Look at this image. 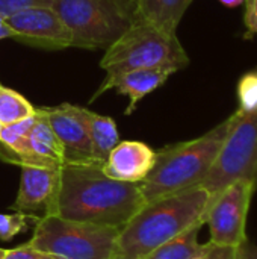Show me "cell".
<instances>
[{
  "label": "cell",
  "instance_id": "1",
  "mask_svg": "<svg viewBox=\"0 0 257 259\" xmlns=\"http://www.w3.org/2000/svg\"><path fill=\"white\" fill-rule=\"evenodd\" d=\"M144 205L139 184L108 178L101 164H65L50 215L121 229Z\"/></svg>",
  "mask_w": 257,
  "mask_h": 259
},
{
  "label": "cell",
  "instance_id": "2",
  "mask_svg": "<svg viewBox=\"0 0 257 259\" xmlns=\"http://www.w3.org/2000/svg\"><path fill=\"white\" fill-rule=\"evenodd\" d=\"M209 193L195 187L145 203L118 232L114 259H145L195 223L204 222Z\"/></svg>",
  "mask_w": 257,
  "mask_h": 259
},
{
  "label": "cell",
  "instance_id": "3",
  "mask_svg": "<svg viewBox=\"0 0 257 259\" xmlns=\"http://www.w3.org/2000/svg\"><path fill=\"white\" fill-rule=\"evenodd\" d=\"M232 123L233 114L198 138L171 144L156 152L153 170L139 184L145 203L200 187Z\"/></svg>",
  "mask_w": 257,
  "mask_h": 259
},
{
  "label": "cell",
  "instance_id": "4",
  "mask_svg": "<svg viewBox=\"0 0 257 259\" xmlns=\"http://www.w3.org/2000/svg\"><path fill=\"white\" fill-rule=\"evenodd\" d=\"M188 64L189 56L177 35L144 20H136L115 39L100 61L106 74L135 68H167L177 73Z\"/></svg>",
  "mask_w": 257,
  "mask_h": 259
},
{
  "label": "cell",
  "instance_id": "5",
  "mask_svg": "<svg viewBox=\"0 0 257 259\" xmlns=\"http://www.w3.org/2000/svg\"><path fill=\"white\" fill-rule=\"evenodd\" d=\"M52 6L71 33V47L86 50H106L138 20L136 0H52Z\"/></svg>",
  "mask_w": 257,
  "mask_h": 259
},
{
  "label": "cell",
  "instance_id": "6",
  "mask_svg": "<svg viewBox=\"0 0 257 259\" xmlns=\"http://www.w3.org/2000/svg\"><path fill=\"white\" fill-rule=\"evenodd\" d=\"M120 229L42 215L27 244L59 259H114Z\"/></svg>",
  "mask_w": 257,
  "mask_h": 259
},
{
  "label": "cell",
  "instance_id": "7",
  "mask_svg": "<svg viewBox=\"0 0 257 259\" xmlns=\"http://www.w3.org/2000/svg\"><path fill=\"white\" fill-rule=\"evenodd\" d=\"M236 181L257 185V111L233 112V123L200 187L214 199Z\"/></svg>",
  "mask_w": 257,
  "mask_h": 259
},
{
  "label": "cell",
  "instance_id": "8",
  "mask_svg": "<svg viewBox=\"0 0 257 259\" xmlns=\"http://www.w3.org/2000/svg\"><path fill=\"white\" fill-rule=\"evenodd\" d=\"M0 159L18 167L61 168L65 164L64 149L38 109L32 117L2 127Z\"/></svg>",
  "mask_w": 257,
  "mask_h": 259
},
{
  "label": "cell",
  "instance_id": "9",
  "mask_svg": "<svg viewBox=\"0 0 257 259\" xmlns=\"http://www.w3.org/2000/svg\"><path fill=\"white\" fill-rule=\"evenodd\" d=\"M256 184L236 181L211 199L204 225L209 226L212 247L239 249L247 241L245 226Z\"/></svg>",
  "mask_w": 257,
  "mask_h": 259
},
{
  "label": "cell",
  "instance_id": "10",
  "mask_svg": "<svg viewBox=\"0 0 257 259\" xmlns=\"http://www.w3.org/2000/svg\"><path fill=\"white\" fill-rule=\"evenodd\" d=\"M12 39L44 50H64L71 47L73 38L59 14L48 5H30L6 15Z\"/></svg>",
  "mask_w": 257,
  "mask_h": 259
},
{
  "label": "cell",
  "instance_id": "11",
  "mask_svg": "<svg viewBox=\"0 0 257 259\" xmlns=\"http://www.w3.org/2000/svg\"><path fill=\"white\" fill-rule=\"evenodd\" d=\"M47 120L55 135L58 137L62 149L65 164H91L92 159L91 141L85 121L80 114V106L62 103L52 108H36ZM64 164V165H65Z\"/></svg>",
  "mask_w": 257,
  "mask_h": 259
},
{
  "label": "cell",
  "instance_id": "12",
  "mask_svg": "<svg viewBox=\"0 0 257 259\" xmlns=\"http://www.w3.org/2000/svg\"><path fill=\"white\" fill-rule=\"evenodd\" d=\"M61 168L21 167L20 188L11 209L14 212L24 214H32L42 209L44 215H50L59 191Z\"/></svg>",
  "mask_w": 257,
  "mask_h": 259
},
{
  "label": "cell",
  "instance_id": "13",
  "mask_svg": "<svg viewBox=\"0 0 257 259\" xmlns=\"http://www.w3.org/2000/svg\"><path fill=\"white\" fill-rule=\"evenodd\" d=\"M156 150L142 141H120L101 165L103 173L118 182L141 184L153 170Z\"/></svg>",
  "mask_w": 257,
  "mask_h": 259
},
{
  "label": "cell",
  "instance_id": "14",
  "mask_svg": "<svg viewBox=\"0 0 257 259\" xmlns=\"http://www.w3.org/2000/svg\"><path fill=\"white\" fill-rule=\"evenodd\" d=\"M174 74L167 68H135L115 74H106L101 87L95 91L91 102H94L98 96L109 90H115L117 93L126 96L129 99V106L126 114H132L136 105L150 93L162 87L168 77Z\"/></svg>",
  "mask_w": 257,
  "mask_h": 259
},
{
  "label": "cell",
  "instance_id": "15",
  "mask_svg": "<svg viewBox=\"0 0 257 259\" xmlns=\"http://www.w3.org/2000/svg\"><path fill=\"white\" fill-rule=\"evenodd\" d=\"M80 114L85 121L88 137L91 141L92 159L103 165L112 149L120 143L117 123L111 117L100 115L82 106H80Z\"/></svg>",
  "mask_w": 257,
  "mask_h": 259
},
{
  "label": "cell",
  "instance_id": "16",
  "mask_svg": "<svg viewBox=\"0 0 257 259\" xmlns=\"http://www.w3.org/2000/svg\"><path fill=\"white\" fill-rule=\"evenodd\" d=\"M194 0H136V18L170 33L177 32L185 12Z\"/></svg>",
  "mask_w": 257,
  "mask_h": 259
},
{
  "label": "cell",
  "instance_id": "17",
  "mask_svg": "<svg viewBox=\"0 0 257 259\" xmlns=\"http://www.w3.org/2000/svg\"><path fill=\"white\" fill-rule=\"evenodd\" d=\"M203 225L204 222L192 225L173 240L153 250L145 259H194L208 253L212 246L209 243L201 244L198 241V234Z\"/></svg>",
  "mask_w": 257,
  "mask_h": 259
},
{
  "label": "cell",
  "instance_id": "18",
  "mask_svg": "<svg viewBox=\"0 0 257 259\" xmlns=\"http://www.w3.org/2000/svg\"><path fill=\"white\" fill-rule=\"evenodd\" d=\"M36 108L18 91L0 83V126H9L35 115Z\"/></svg>",
  "mask_w": 257,
  "mask_h": 259
},
{
  "label": "cell",
  "instance_id": "19",
  "mask_svg": "<svg viewBox=\"0 0 257 259\" xmlns=\"http://www.w3.org/2000/svg\"><path fill=\"white\" fill-rule=\"evenodd\" d=\"M238 112L251 114L257 111V70L247 71L238 80Z\"/></svg>",
  "mask_w": 257,
  "mask_h": 259
},
{
  "label": "cell",
  "instance_id": "20",
  "mask_svg": "<svg viewBox=\"0 0 257 259\" xmlns=\"http://www.w3.org/2000/svg\"><path fill=\"white\" fill-rule=\"evenodd\" d=\"M30 222L36 223L38 219L33 214H24V212L0 214V240L2 241L14 240V237L29 229Z\"/></svg>",
  "mask_w": 257,
  "mask_h": 259
},
{
  "label": "cell",
  "instance_id": "21",
  "mask_svg": "<svg viewBox=\"0 0 257 259\" xmlns=\"http://www.w3.org/2000/svg\"><path fill=\"white\" fill-rule=\"evenodd\" d=\"M3 259H59L55 255L45 253L42 250L30 247L27 243L15 249H6Z\"/></svg>",
  "mask_w": 257,
  "mask_h": 259
},
{
  "label": "cell",
  "instance_id": "22",
  "mask_svg": "<svg viewBox=\"0 0 257 259\" xmlns=\"http://www.w3.org/2000/svg\"><path fill=\"white\" fill-rule=\"evenodd\" d=\"M48 3H52V0H0V14L6 17L30 5H48Z\"/></svg>",
  "mask_w": 257,
  "mask_h": 259
},
{
  "label": "cell",
  "instance_id": "23",
  "mask_svg": "<svg viewBox=\"0 0 257 259\" xmlns=\"http://www.w3.org/2000/svg\"><path fill=\"white\" fill-rule=\"evenodd\" d=\"M245 14L244 23L247 27L248 35L257 36V0H245Z\"/></svg>",
  "mask_w": 257,
  "mask_h": 259
},
{
  "label": "cell",
  "instance_id": "24",
  "mask_svg": "<svg viewBox=\"0 0 257 259\" xmlns=\"http://www.w3.org/2000/svg\"><path fill=\"white\" fill-rule=\"evenodd\" d=\"M236 259H257V246L248 240L236 250Z\"/></svg>",
  "mask_w": 257,
  "mask_h": 259
},
{
  "label": "cell",
  "instance_id": "25",
  "mask_svg": "<svg viewBox=\"0 0 257 259\" xmlns=\"http://www.w3.org/2000/svg\"><path fill=\"white\" fill-rule=\"evenodd\" d=\"M238 249L229 247H212L209 250V259H236Z\"/></svg>",
  "mask_w": 257,
  "mask_h": 259
},
{
  "label": "cell",
  "instance_id": "26",
  "mask_svg": "<svg viewBox=\"0 0 257 259\" xmlns=\"http://www.w3.org/2000/svg\"><path fill=\"white\" fill-rule=\"evenodd\" d=\"M12 36H14V33H12L11 27L6 23V17L3 14H0V41L2 39H8V38H12Z\"/></svg>",
  "mask_w": 257,
  "mask_h": 259
},
{
  "label": "cell",
  "instance_id": "27",
  "mask_svg": "<svg viewBox=\"0 0 257 259\" xmlns=\"http://www.w3.org/2000/svg\"><path fill=\"white\" fill-rule=\"evenodd\" d=\"M224 6H227V8H238V6H241V5H244V2L245 0H220Z\"/></svg>",
  "mask_w": 257,
  "mask_h": 259
},
{
  "label": "cell",
  "instance_id": "28",
  "mask_svg": "<svg viewBox=\"0 0 257 259\" xmlns=\"http://www.w3.org/2000/svg\"><path fill=\"white\" fill-rule=\"evenodd\" d=\"M212 249V247H211ZM194 259H209V252L208 253H204V255H200V256H197V258Z\"/></svg>",
  "mask_w": 257,
  "mask_h": 259
},
{
  "label": "cell",
  "instance_id": "29",
  "mask_svg": "<svg viewBox=\"0 0 257 259\" xmlns=\"http://www.w3.org/2000/svg\"><path fill=\"white\" fill-rule=\"evenodd\" d=\"M5 252H6V249H2V247H0V259H3V256H5Z\"/></svg>",
  "mask_w": 257,
  "mask_h": 259
},
{
  "label": "cell",
  "instance_id": "30",
  "mask_svg": "<svg viewBox=\"0 0 257 259\" xmlns=\"http://www.w3.org/2000/svg\"><path fill=\"white\" fill-rule=\"evenodd\" d=\"M0 131H2V126H0Z\"/></svg>",
  "mask_w": 257,
  "mask_h": 259
}]
</instances>
